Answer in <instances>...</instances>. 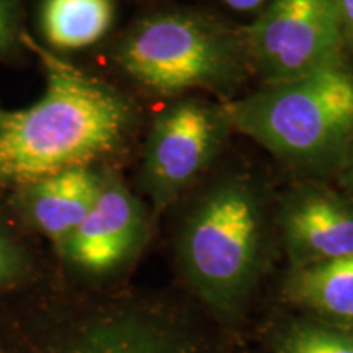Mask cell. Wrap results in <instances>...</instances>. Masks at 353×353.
Instances as JSON below:
<instances>
[{"label": "cell", "instance_id": "6da1fadb", "mask_svg": "<svg viewBox=\"0 0 353 353\" xmlns=\"http://www.w3.org/2000/svg\"><path fill=\"white\" fill-rule=\"evenodd\" d=\"M46 69L37 103L0 112V182L30 185L85 169L121 143L131 112L120 94L33 46Z\"/></svg>", "mask_w": 353, "mask_h": 353}, {"label": "cell", "instance_id": "7a4b0ae2", "mask_svg": "<svg viewBox=\"0 0 353 353\" xmlns=\"http://www.w3.org/2000/svg\"><path fill=\"white\" fill-rule=\"evenodd\" d=\"M270 210L250 179L229 176L192 203L175 249L190 291L221 325L239 319L263 275Z\"/></svg>", "mask_w": 353, "mask_h": 353}, {"label": "cell", "instance_id": "3957f363", "mask_svg": "<svg viewBox=\"0 0 353 353\" xmlns=\"http://www.w3.org/2000/svg\"><path fill=\"white\" fill-rule=\"evenodd\" d=\"M229 126L278 159L324 169L353 143V74L342 63L260 90L223 107Z\"/></svg>", "mask_w": 353, "mask_h": 353}, {"label": "cell", "instance_id": "277c9868", "mask_svg": "<svg viewBox=\"0 0 353 353\" xmlns=\"http://www.w3.org/2000/svg\"><path fill=\"white\" fill-rule=\"evenodd\" d=\"M118 61L130 76L161 95L206 88L228 92L242 79L244 37L210 17L159 13L139 21L121 43Z\"/></svg>", "mask_w": 353, "mask_h": 353}, {"label": "cell", "instance_id": "5b68a950", "mask_svg": "<svg viewBox=\"0 0 353 353\" xmlns=\"http://www.w3.org/2000/svg\"><path fill=\"white\" fill-rule=\"evenodd\" d=\"M219 325L174 301L118 307L81 322L54 353H232Z\"/></svg>", "mask_w": 353, "mask_h": 353}, {"label": "cell", "instance_id": "8992f818", "mask_svg": "<svg viewBox=\"0 0 353 353\" xmlns=\"http://www.w3.org/2000/svg\"><path fill=\"white\" fill-rule=\"evenodd\" d=\"M242 37L265 85L341 63L345 41L337 0H272Z\"/></svg>", "mask_w": 353, "mask_h": 353}, {"label": "cell", "instance_id": "52a82bcc", "mask_svg": "<svg viewBox=\"0 0 353 353\" xmlns=\"http://www.w3.org/2000/svg\"><path fill=\"white\" fill-rule=\"evenodd\" d=\"M229 128L223 108L198 100L179 101L159 114L144 154V183L157 208L172 205L200 179Z\"/></svg>", "mask_w": 353, "mask_h": 353}, {"label": "cell", "instance_id": "ba28073f", "mask_svg": "<svg viewBox=\"0 0 353 353\" xmlns=\"http://www.w3.org/2000/svg\"><path fill=\"white\" fill-rule=\"evenodd\" d=\"M276 224L293 268L353 257V206L329 190L290 192Z\"/></svg>", "mask_w": 353, "mask_h": 353}, {"label": "cell", "instance_id": "9c48e42d", "mask_svg": "<svg viewBox=\"0 0 353 353\" xmlns=\"http://www.w3.org/2000/svg\"><path fill=\"white\" fill-rule=\"evenodd\" d=\"M148 219L143 205L118 182H107L94 208L63 244L64 254L83 272L103 275L128 262L143 244Z\"/></svg>", "mask_w": 353, "mask_h": 353}, {"label": "cell", "instance_id": "30bf717a", "mask_svg": "<svg viewBox=\"0 0 353 353\" xmlns=\"http://www.w3.org/2000/svg\"><path fill=\"white\" fill-rule=\"evenodd\" d=\"M105 180L92 169H72L30 185L34 224L61 247L94 208Z\"/></svg>", "mask_w": 353, "mask_h": 353}, {"label": "cell", "instance_id": "8fae6325", "mask_svg": "<svg viewBox=\"0 0 353 353\" xmlns=\"http://www.w3.org/2000/svg\"><path fill=\"white\" fill-rule=\"evenodd\" d=\"M283 296L327 321L353 322V257L291 268Z\"/></svg>", "mask_w": 353, "mask_h": 353}, {"label": "cell", "instance_id": "7c38bea8", "mask_svg": "<svg viewBox=\"0 0 353 353\" xmlns=\"http://www.w3.org/2000/svg\"><path fill=\"white\" fill-rule=\"evenodd\" d=\"M113 17V0H44L41 26L52 46L81 50L105 37Z\"/></svg>", "mask_w": 353, "mask_h": 353}, {"label": "cell", "instance_id": "4fadbf2b", "mask_svg": "<svg viewBox=\"0 0 353 353\" xmlns=\"http://www.w3.org/2000/svg\"><path fill=\"white\" fill-rule=\"evenodd\" d=\"M276 353H353V334L319 321L296 319L278 330Z\"/></svg>", "mask_w": 353, "mask_h": 353}, {"label": "cell", "instance_id": "5bb4252c", "mask_svg": "<svg viewBox=\"0 0 353 353\" xmlns=\"http://www.w3.org/2000/svg\"><path fill=\"white\" fill-rule=\"evenodd\" d=\"M17 263H19V257L12 244L0 234V283L7 281L15 273Z\"/></svg>", "mask_w": 353, "mask_h": 353}, {"label": "cell", "instance_id": "9a60e30c", "mask_svg": "<svg viewBox=\"0 0 353 353\" xmlns=\"http://www.w3.org/2000/svg\"><path fill=\"white\" fill-rule=\"evenodd\" d=\"M13 33H15V21H13L12 7L8 0H0V46L10 43Z\"/></svg>", "mask_w": 353, "mask_h": 353}, {"label": "cell", "instance_id": "2e32d148", "mask_svg": "<svg viewBox=\"0 0 353 353\" xmlns=\"http://www.w3.org/2000/svg\"><path fill=\"white\" fill-rule=\"evenodd\" d=\"M337 2L342 17L343 38H348L353 43V0H337Z\"/></svg>", "mask_w": 353, "mask_h": 353}, {"label": "cell", "instance_id": "e0dca14e", "mask_svg": "<svg viewBox=\"0 0 353 353\" xmlns=\"http://www.w3.org/2000/svg\"><path fill=\"white\" fill-rule=\"evenodd\" d=\"M236 12H254L263 6L267 0H223Z\"/></svg>", "mask_w": 353, "mask_h": 353}, {"label": "cell", "instance_id": "ac0fdd59", "mask_svg": "<svg viewBox=\"0 0 353 353\" xmlns=\"http://www.w3.org/2000/svg\"><path fill=\"white\" fill-rule=\"evenodd\" d=\"M350 157H352V169H353V143L350 145Z\"/></svg>", "mask_w": 353, "mask_h": 353}]
</instances>
